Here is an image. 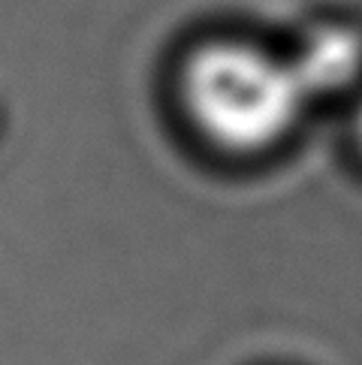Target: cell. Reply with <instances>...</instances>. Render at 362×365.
I'll return each instance as SVG.
<instances>
[{"instance_id": "7a4b0ae2", "label": "cell", "mask_w": 362, "mask_h": 365, "mask_svg": "<svg viewBox=\"0 0 362 365\" xmlns=\"http://www.w3.org/2000/svg\"><path fill=\"white\" fill-rule=\"evenodd\" d=\"M362 63L359 40L344 28H326L314 34L305 48L290 61L296 79L305 88V94H323L347 85L356 76Z\"/></svg>"}, {"instance_id": "6da1fadb", "label": "cell", "mask_w": 362, "mask_h": 365, "mask_svg": "<svg viewBox=\"0 0 362 365\" xmlns=\"http://www.w3.org/2000/svg\"><path fill=\"white\" fill-rule=\"evenodd\" d=\"M185 100L217 145L257 151L296 124L308 94L290 61L248 46H209L187 63Z\"/></svg>"}]
</instances>
